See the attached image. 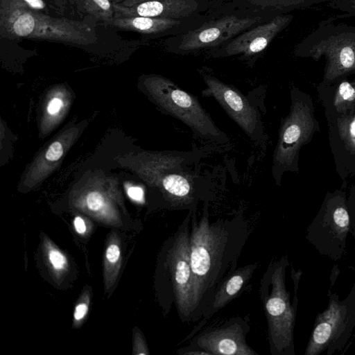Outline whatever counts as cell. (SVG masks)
Here are the masks:
<instances>
[{
    "instance_id": "d6a6232c",
    "label": "cell",
    "mask_w": 355,
    "mask_h": 355,
    "mask_svg": "<svg viewBox=\"0 0 355 355\" xmlns=\"http://www.w3.org/2000/svg\"><path fill=\"white\" fill-rule=\"evenodd\" d=\"M112 3H121L123 0H110Z\"/></svg>"
},
{
    "instance_id": "44dd1931",
    "label": "cell",
    "mask_w": 355,
    "mask_h": 355,
    "mask_svg": "<svg viewBox=\"0 0 355 355\" xmlns=\"http://www.w3.org/2000/svg\"><path fill=\"white\" fill-rule=\"evenodd\" d=\"M327 6L344 12L345 15L355 16V0H334Z\"/></svg>"
},
{
    "instance_id": "603a6c76",
    "label": "cell",
    "mask_w": 355,
    "mask_h": 355,
    "mask_svg": "<svg viewBox=\"0 0 355 355\" xmlns=\"http://www.w3.org/2000/svg\"><path fill=\"white\" fill-rule=\"evenodd\" d=\"M331 328L327 322L318 324L313 332L314 341L318 344H324L329 339Z\"/></svg>"
},
{
    "instance_id": "ffe728a7",
    "label": "cell",
    "mask_w": 355,
    "mask_h": 355,
    "mask_svg": "<svg viewBox=\"0 0 355 355\" xmlns=\"http://www.w3.org/2000/svg\"><path fill=\"white\" fill-rule=\"evenodd\" d=\"M0 4L39 12L46 8L43 0H0Z\"/></svg>"
},
{
    "instance_id": "4dcf8cb0",
    "label": "cell",
    "mask_w": 355,
    "mask_h": 355,
    "mask_svg": "<svg viewBox=\"0 0 355 355\" xmlns=\"http://www.w3.org/2000/svg\"><path fill=\"white\" fill-rule=\"evenodd\" d=\"M73 225L76 231L80 234H83L86 232V225L84 220L80 217L76 216L73 220Z\"/></svg>"
},
{
    "instance_id": "9a60e30c",
    "label": "cell",
    "mask_w": 355,
    "mask_h": 355,
    "mask_svg": "<svg viewBox=\"0 0 355 355\" xmlns=\"http://www.w3.org/2000/svg\"><path fill=\"white\" fill-rule=\"evenodd\" d=\"M180 24V20L174 19L114 15L107 24L120 30L153 34L164 32Z\"/></svg>"
},
{
    "instance_id": "7402d4cb",
    "label": "cell",
    "mask_w": 355,
    "mask_h": 355,
    "mask_svg": "<svg viewBox=\"0 0 355 355\" xmlns=\"http://www.w3.org/2000/svg\"><path fill=\"white\" fill-rule=\"evenodd\" d=\"M49 260L55 270H62L66 268L67 260L65 256L57 249H51L49 252Z\"/></svg>"
},
{
    "instance_id": "d4e9b609",
    "label": "cell",
    "mask_w": 355,
    "mask_h": 355,
    "mask_svg": "<svg viewBox=\"0 0 355 355\" xmlns=\"http://www.w3.org/2000/svg\"><path fill=\"white\" fill-rule=\"evenodd\" d=\"M334 219L336 225L340 227H345L349 223V216L346 209L343 207H338L334 212Z\"/></svg>"
},
{
    "instance_id": "8992f818",
    "label": "cell",
    "mask_w": 355,
    "mask_h": 355,
    "mask_svg": "<svg viewBox=\"0 0 355 355\" xmlns=\"http://www.w3.org/2000/svg\"><path fill=\"white\" fill-rule=\"evenodd\" d=\"M288 114L282 119L272 160V175L277 185L284 172L297 171L300 148L311 139L318 127L310 105L292 92Z\"/></svg>"
},
{
    "instance_id": "277c9868",
    "label": "cell",
    "mask_w": 355,
    "mask_h": 355,
    "mask_svg": "<svg viewBox=\"0 0 355 355\" xmlns=\"http://www.w3.org/2000/svg\"><path fill=\"white\" fill-rule=\"evenodd\" d=\"M147 88L158 106L180 121L201 139L227 145L230 139L220 130L198 98L179 87L171 80L159 76L147 79Z\"/></svg>"
},
{
    "instance_id": "8fae6325",
    "label": "cell",
    "mask_w": 355,
    "mask_h": 355,
    "mask_svg": "<svg viewBox=\"0 0 355 355\" xmlns=\"http://www.w3.org/2000/svg\"><path fill=\"white\" fill-rule=\"evenodd\" d=\"M293 19L291 14L277 15L267 23L243 31L225 46L224 55L250 56L261 52Z\"/></svg>"
},
{
    "instance_id": "30bf717a",
    "label": "cell",
    "mask_w": 355,
    "mask_h": 355,
    "mask_svg": "<svg viewBox=\"0 0 355 355\" xmlns=\"http://www.w3.org/2000/svg\"><path fill=\"white\" fill-rule=\"evenodd\" d=\"M261 20L260 17L241 18L233 15L225 16L186 33L181 37L179 48L182 51H191L216 46L260 23Z\"/></svg>"
},
{
    "instance_id": "ba28073f",
    "label": "cell",
    "mask_w": 355,
    "mask_h": 355,
    "mask_svg": "<svg viewBox=\"0 0 355 355\" xmlns=\"http://www.w3.org/2000/svg\"><path fill=\"white\" fill-rule=\"evenodd\" d=\"M260 294L268 321L272 354H279L290 341L291 314L284 287L282 268L270 264L261 280Z\"/></svg>"
},
{
    "instance_id": "7a4b0ae2",
    "label": "cell",
    "mask_w": 355,
    "mask_h": 355,
    "mask_svg": "<svg viewBox=\"0 0 355 355\" xmlns=\"http://www.w3.org/2000/svg\"><path fill=\"white\" fill-rule=\"evenodd\" d=\"M0 36L27 38L78 45L96 43L95 31L84 21L54 17L39 11L0 4Z\"/></svg>"
},
{
    "instance_id": "f546056e",
    "label": "cell",
    "mask_w": 355,
    "mask_h": 355,
    "mask_svg": "<svg viewBox=\"0 0 355 355\" xmlns=\"http://www.w3.org/2000/svg\"><path fill=\"white\" fill-rule=\"evenodd\" d=\"M62 102L60 99L54 98L49 103L47 110L51 114H56L61 108Z\"/></svg>"
},
{
    "instance_id": "4fadbf2b",
    "label": "cell",
    "mask_w": 355,
    "mask_h": 355,
    "mask_svg": "<svg viewBox=\"0 0 355 355\" xmlns=\"http://www.w3.org/2000/svg\"><path fill=\"white\" fill-rule=\"evenodd\" d=\"M114 15L178 19L190 15L198 6L196 1L148 0L127 6L112 3Z\"/></svg>"
},
{
    "instance_id": "83f0119b",
    "label": "cell",
    "mask_w": 355,
    "mask_h": 355,
    "mask_svg": "<svg viewBox=\"0 0 355 355\" xmlns=\"http://www.w3.org/2000/svg\"><path fill=\"white\" fill-rule=\"evenodd\" d=\"M129 197L136 201H140L143 198L144 192L141 187H130L128 189Z\"/></svg>"
},
{
    "instance_id": "5b68a950",
    "label": "cell",
    "mask_w": 355,
    "mask_h": 355,
    "mask_svg": "<svg viewBox=\"0 0 355 355\" xmlns=\"http://www.w3.org/2000/svg\"><path fill=\"white\" fill-rule=\"evenodd\" d=\"M191 218V213L189 211L169 238L164 260L169 306L175 304L183 322L192 320L193 279L189 246Z\"/></svg>"
},
{
    "instance_id": "52a82bcc",
    "label": "cell",
    "mask_w": 355,
    "mask_h": 355,
    "mask_svg": "<svg viewBox=\"0 0 355 355\" xmlns=\"http://www.w3.org/2000/svg\"><path fill=\"white\" fill-rule=\"evenodd\" d=\"M202 76L205 84L202 96L214 98L252 142L263 145L265 128L254 103L234 86L209 73H203Z\"/></svg>"
},
{
    "instance_id": "3957f363",
    "label": "cell",
    "mask_w": 355,
    "mask_h": 355,
    "mask_svg": "<svg viewBox=\"0 0 355 355\" xmlns=\"http://www.w3.org/2000/svg\"><path fill=\"white\" fill-rule=\"evenodd\" d=\"M334 17L321 21L296 47L295 55L326 60L324 78L332 81L355 71V26L336 24Z\"/></svg>"
},
{
    "instance_id": "d6986e66",
    "label": "cell",
    "mask_w": 355,
    "mask_h": 355,
    "mask_svg": "<svg viewBox=\"0 0 355 355\" xmlns=\"http://www.w3.org/2000/svg\"><path fill=\"white\" fill-rule=\"evenodd\" d=\"M337 125L345 148L351 154H355V113L343 114L338 119Z\"/></svg>"
},
{
    "instance_id": "4316f807",
    "label": "cell",
    "mask_w": 355,
    "mask_h": 355,
    "mask_svg": "<svg viewBox=\"0 0 355 355\" xmlns=\"http://www.w3.org/2000/svg\"><path fill=\"white\" fill-rule=\"evenodd\" d=\"M120 257V249L116 244L110 245L106 251V258L110 263H116Z\"/></svg>"
},
{
    "instance_id": "7c38bea8",
    "label": "cell",
    "mask_w": 355,
    "mask_h": 355,
    "mask_svg": "<svg viewBox=\"0 0 355 355\" xmlns=\"http://www.w3.org/2000/svg\"><path fill=\"white\" fill-rule=\"evenodd\" d=\"M159 182L172 209H188L191 214H196L200 197L195 175L187 166L166 173Z\"/></svg>"
},
{
    "instance_id": "f1b7e54d",
    "label": "cell",
    "mask_w": 355,
    "mask_h": 355,
    "mask_svg": "<svg viewBox=\"0 0 355 355\" xmlns=\"http://www.w3.org/2000/svg\"><path fill=\"white\" fill-rule=\"evenodd\" d=\"M88 311V306L86 304H79L76 306L73 316L75 320H82L85 315L87 314Z\"/></svg>"
},
{
    "instance_id": "484cf974",
    "label": "cell",
    "mask_w": 355,
    "mask_h": 355,
    "mask_svg": "<svg viewBox=\"0 0 355 355\" xmlns=\"http://www.w3.org/2000/svg\"><path fill=\"white\" fill-rule=\"evenodd\" d=\"M62 144L59 141H55L49 147L45 157L49 161H55L62 156Z\"/></svg>"
},
{
    "instance_id": "ac0fdd59",
    "label": "cell",
    "mask_w": 355,
    "mask_h": 355,
    "mask_svg": "<svg viewBox=\"0 0 355 355\" xmlns=\"http://www.w3.org/2000/svg\"><path fill=\"white\" fill-rule=\"evenodd\" d=\"M85 12L107 24L115 15L112 3L110 0H78Z\"/></svg>"
},
{
    "instance_id": "5bb4252c",
    "label": "cell",
    "mask_w": 355,
    "mask_h": 355,
    "mask_svg": "<svg viewBox=\"0 0 355 355\" xmlns=\"http://www.w3.org/2000/svg\"><path fill=\"white\" fill-rule=\"evenodd\" d=\"M257 268L258 263H254L239 267L230 272L219 285L202 318L205 320L209 318L236 298L245 288Z\"/></svg>"
},
{
    "instance_id": "6da1fadb",
    "label": "cell",
    "mask_w": 355,
    "mask_h": 355,
    "mask_svg": "<svg viewBox=\"0 0 355 355\" xmlns=\"http://www.w3.org/2000/svg\"><path fill=\"white\" fill-rule=\"evenodd\" d=\"M207 205L198 220L196 214L191 218V322L202 318L222 281L236 268L249 236L248 225L241 216L211 221Z\"/></svg>"
},
{
    "instance_id": "9c48e42d",
    "label": "cell",
    "mask_w": 355,
    "mask_h": 355,
    "mask_svg": "<svg viewBox=\"0 0 355 355\" xmlns=\"http://www.w3.org/2000/svg\"><path fill=\"white\" fill-rule=\"evenodd\" d=\"M250 327L240 317L232 318L198 335L187 349H200L207 355H257L246 342Z\"/></svg>"
},
{
    "instance_id": "cb8c5ba5",
    "label": "cell",
    "mask_w": 355,
    "mask_h": 355,
    "mask_svg": "<svg viewBox=\"0 0 355 355\" xmlns=\"http://www.w3.org/2000/svg\"><path fill=\"white\" fill-rule=\"evenodd\" d=\"M104 198L103 196L96 191L90 192L86 198V203L88 208L92 211H98L104 205Z\"/></svg>"
},
{
    "instance_id": "1f68e13d",
    "label": "cell",
    "mask_w": 355,
    "mask_h": 355,
    "mask_svg": "<svg viewBox=\"0 0 355 355\" xmlns=\"http://www.w3.org/2000/svg\"><path fill=\"white\" fill-rule=\"evenodd\" d=\"M148 1V0H123L120 3L123 6H132V5H135V4L139 3L142 1ZM182 1H196V0H182Z\"/></svg>"
},
{
    "instance_id": "2e32d148",
    "label": "cell",
    "mask_w": 355,
    "mask_h": 355,
    "mask_svg": "<svg viewBox=\"0 0 355 355\" xmlns=\"http://www.w3.org/2000/svg\"><path fill=\"white\" fill-rule=\"evenodd\" d=\"M252 5L263 8H269L280 12V15L286 12L310 8L323 3H329L334 0H248Z\"/></svg>"
},
{
    "instance_id": "e0dca14e",
    "label": "cell",
    "mask_w": 355,
    "mask_h": 355,
    "mask_svg": "<svg viewBox=\"0 0 355 355\" xmlns=\"http://www.w3.org/2000/svg\"><path fill=\"white\" fill-rule=\"evenodd\" d=\"M333 104L338 113L346 114L348 111L352 114L355 107V83L343 81L336 88Z\"/></svg>"
}]
</instances>
